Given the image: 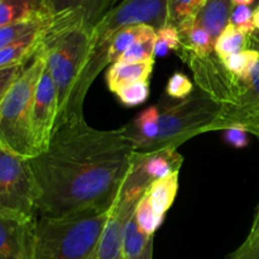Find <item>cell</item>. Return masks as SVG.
<instances>
[{"label": "cell", "mask_w": 259, "mask_h": 259, "mask_svg": "<svg viewBox=\"0 0 259 259\" xmlns=\"http://www.w3.org/2000/svg\"><path fill=\"white\" fill-rule=\"evenodd\" d=\"M119 2H121V0H113V7H114V5H116V4H118Z\"/></svg>", "instance_id": "obj_42"}, {"label": "cell", "mask_w": 259, "mask_h": 259, "mask_svg": "<svg viewBox=\"0 0 259 259\" xmlns=\"http://www.w3.org/2000/svg\"><path fill=\"white\" fill-rule=\"evenodd\" d=\"M93 29L76 12L55 14L43 34L39 52L53 78L57 93L56 126L83 116L80 86L91 50Z\"/></svg>", "instance_id": "obj_2"}, {"label": "cell", "mask_w": 259, "mask_h": 259, "mask_svg": "<svg viewBox=\"0 0 259 259\" xmlns=\"http://www.w3.org/2000/svg\"><path fill=\"white\" fill-rule=\"evenodd\" d=\"M35 219L0 212V259H32Z\"/></svg>", "instance_id": "obj_12"}, {"label": "cell", "mask_w": 259, "mask_h": 259, "mask_svg": "<svg viewBox=\"0 0 259 259\" xmlns=\"http://www.w3.org/2000/svg\"><path fill=\"white\" fill-rule=\"evenodd\" d=\"M225 259H259V230L250 229L244 242Z\"/></svg>", "instance_id": "obj_32"}, {"label": "cell", "mask_w": 259, "mask_h": 259, "mask_svg": "<svg viewBox=\"0 0 259 259\" xmlns=\"http://www.w3.org/2000/svg\"><path fill=\"white\" fill-rule=\"evenodd\" d=\"M45 66L38 50L0 101V146L24 158L37 156L32 137V109Z\"/></svg>", "instance_id": "obj_5"}, {"label": "cell", "mask_w": 259, "mask_h": 259, "mask_svg": "<svg viewBox=\"0 0 259 259\" xmlns=\"http://www.w3.org/2000/svg\"><path fill=\"white\" fill-rule=\"evenodd\" d=\"M168 3V23L179 27L185 20L194 18L205 0H167Z\"/></svg>", "instance_id": "obj_28"}, {"label": "cell", "mask_w": 259, "mask_h": 259, "mask_svg": "<svg viewBox=\"0 0 259 259\" xmlns=\"http://www.w3.org/2000/svg\"><path fill=\"white\" fill-rule=\"evenodd\" d=\"M51 15L50 0H0V27Z\"/></svg>", "instance_id": "obj_14"}, {"label": "cell", "mask_w": 259, "mask_h": 259, "mask_svg": "<svg viewBox=\"0 0 259 259\" xmlns=\"http://www.w3.org/2000/svg\"><path fill=\"white\" fill-rule=\"evenodd\" d=\"M133 159L152 182L180 172L184 157L177 148H162L154 152H136Z\"/></svg>", "instance_id": "obj_13"}, {"label": "cell", "mask_w": 259, "mask_h": 259, "mask_svg": "<svg viewBox=\"0 0 259 259\" xmlns=\"http://www.w3.org/2000/svg\"><path fill=\"white\" fill-rule=\"evenodd\" d=\"M153 237H147L138 228L136 218L128 220L124 230L123 238V255L125 259H141L147 249V245Z\"/></svg>", "instance_id": "obj_24"}, {"label": "cell", "mask_w": 259, "mask_h": 259, "mask_svg": "<svg viewBox=\"0 0 259 259\" xmlns=\"http://www.w3.org/2000/svg\"><path fill=\"white\" fill-rule=\"evenodd\" d=\"M89 259H98V257H96V250H95V253H94V254L91 255V257L89 258Z\"/></svg>", "instance_id": "obj_41"}, {"label": "cell", "mask_w": 259, "mask_h": 259, "mask_svg": "<svg viewBox=\"0 0 259 259\" xmlns=\"http://www.w3.org/2000/svg\"><path fill=\"white\" fill-rule=\"evenodd\" d=\"M181 39V48L179 55H191L196 57H206L215 52V42L211 35L202 27H200L194 18L185 20L177 27Z\"/></svg>", "instance_id": "obj_16"}, {"label": "cell", "mask_w": 259, "mask_h": 259, "mask_svg": "<svg viewBox=\"0 0 259 259\" xmlns=\"http://www.w3.org/2000/svg\"><path fill=\"white\" fill-rule=\"evenodd\" d=\"M233 8V0H205L194 20L211 35L215 42L230 23Z\"/></svg>", "instance_id": "obj_15"}, {"label": "cell", "mask_w": 259, "mask_h": 259, "mask_svg": "<svg viewBox=\"0 0 259 259\" xmlns=\"http://www.w3.org/2000/svg\"><path fill=\"white\" fill-rule=\"evenodd\" d=\"M120 103L125 106H137L146 103L149 98V81H139L125 88L119 89L115 93Z\"/></svg>", "instance_id": "obj_30"}, {"label": "cell", "mask_w": 259, "mask_h": 259, "mask_svg": "<svg viewBox=\"0 0 259 259\" xmlns=\"http://www.w3.org/2000/svg\"><path fill=\"white\" fill-rule=\"evenodd\" d=\"M156 46H154L156 57H166L171 51L179 52L181 48L179 29L169 23L156 30Z\"/></svg>", "instance_id": "obj_29"}, {"label": "cell", "mask_w": 259, "mask_h": 259, "mask_svg": "<svg viewBox=\"0 0 259 259\" xmlns=\"http://www.w3.org/2000/svg\"><path fill=\"white\" fill-rule=\"evenodd\" d=\"M168 24L167 0H121L95 25L91 34V50L80 86V98L86 94L99 73L108 65L109 43L115 33L133 25H149L154 29Z\"/></svg>", "instance_id": "obj_4"}, {"label": "cell", "mask_w": 259, "mask_h": 259, "mask_svg": "<svg viewBox=\"0 0 259 259\" xmlns=\"http://www.w3.org/2000/svg\"><path fill=\"white\" fill-rule=\"evenodd\" d=\"M185 62L189 63L194 72L195 80L200 90L214 101L222 109L233 105L239 86V78L229 72L217 55L206 57H196L191 55H181Z\"/></svg>", "instance_id": "obj_9"}, {"label": "cell", "mask_w": 259, "mask_h": 259, "mask_svg": "<svg viewBox=\"0 0 259 259\" xmlns=\"http://www.w3.org/2000/svg\"><path fill=\"white\" fill-rule=\"evenodd\" d=\"M253 23H254V28L257 32H259V5L255 7L253 10Z\"/></svg>", "instance_id": "obj_38"}, {"label": "cell", "mask_w": 259, "mask_h": 259, "mask_svg": "<svg viewBox=\"0 0 259 259\" xmlns=\"http://www.w3.org/2000/svg\"><path fill=\"white\" fill-rule=\"evenodd\" d=\"M230 125H242L259 139V61L247 78H239L235 100L229 108L222 109L217 131Z\"/></svg>", "instance_id": "obj_10"}, {"label": "cell", "mask_w": 259, "mask_h": 259, "mask_svg": "<svg viewBox=\"0 0 259 259\" xmlns=\"http://www.w3.org/2000/svg\"><path fill=\"white\" fill-rule=\"evenodd\" d=\"M156 29L149 25H146L143 33L139 35L138 39L133 43L131 48L119 58V63H136L146 62L154 60V46H156Z\"/></svg>", "instance_id": "obj_21"}, {"label": "cell", "mask_w": 259, "mask_h": 259, "mask_svg": "<svg viewBox=\"0 0 259 259\" xmlns=\"http://www.w3.org/2000/svg\"><path fill=\"white\" fill-rule=\"evenodd\" d=\"M153 65L154 60L136 63H113L106 71V83L109 90L115 94L119 89L148 80L153 71Z\"/></svg>", "instance_id": "obj_18"}, {"label": "cell", "mask_w": 259, "mask_h": 259, "mask_svg": "<svg viewBox=\"0 0 259 259\" xmlns=\"http://www.w3.org/2000/svg\"><path fill=\"white\" fill-rule=\"evenodd\" d=\"M230 23L240 32L247 34L248 37L255 32L254 23H253V9L250 7L237 5V7L233 8Z\"/></svg>", "instance_id": "obj_33"}, {"label": "cell", "mask_w": 259, "mask_h": 259, "mask_svg": "<svg viewBox=\"0 0 259 259\" xmlns=\"http://www.w3.org/2000/svg\"><path fill=\"white\" fill-rule=\"evenodd\" d=\"M157 106L159 110L158 134L144 152L177 148L199 134L217 132L222 111V106L201 90L194 91L189 98L181 100L162 99Z\"/></svg>", "instance_id": "obj_6"}, {"label": "cell", "mask_w": 259, "mask_h": 259, "mask_svg": "<svg viewBox=\"0 0 259 259\" xmlns=\"http://www.w3.org/2000/svg\"><path fill=\"white\" fill-rule=\"evenodd\" d=\"M119 259H125V258H124V255H121V257H120V258H119Z\"/></svg>", "instance_id": "obj_44"}, {"label": "cell", "mask_w": 259, "mask_h": 259, "mask_svg": "<svg viewBox=\"0 0 259 259\" xmlns=\"http://www.w3.org/2000/svg\"><path fill=\"white\" fill-rule=\"evenodd\" d=\"M258 61L259 51L253 50V48H247L242 52L224 58V60H222V62L232 75L243 80V78H247L250 75Z\"/></svg>", "instance_id": "obj_27"}, {"label": "cell", "mask_w": 259, "mask_h": 259, "mask_svg": "<svg viewBox=\"0 0 259 259\" xmlns=\"http://www.w3.org/2000/svg\"><path fill=\"white\" fill-rule=\"evenodd\" d=\"M47 27L34 30L0 50V68L30 62V60L34 57L42 45L43 34H45Z\"/></svg>", "instance_id": "obj_17"}, {"label": "cell", "mask_w": 259, "mask_h": 259, "mask_svg": "<svg viewBox=\"0 0 259 259\" xmlns=\"http://www.w3.org/2000/svg\"><path fill=\"white\" fill-rule=\"evenodd\" d=\"M249 43L253 46V50L259 51V32H257V30L249 35Z\"/></svg>", "instance_id": "obj_36"}, {"label": "cell", "mask_w": 259, "mask_h": 259, "mask_svg": "<svg viewBox=\"0 0 259 259\" xmlns=\"http://www.w3.org/2000/svg\"><path fill=\"white\" fill-rule=\"evenodd\" d=\"M146 192L143 187L124 180L118 197L109 210L108 222L96 248L98 259H119L123 255L125 225L134 215L137 204Z\"/></svg>", "instance_id": "obj_8"}, {"label": "cell", "mask_w": 259, "mask_h": 259, "mask_svg": "<svg viewBox=\"0 0 259 259\" xmlns=\"http://www.w3.org/2000/svg\"><path fill=\"white\" fill-rule=\"evenodd\" d=\"M250 229H254V230H259V205L257 207V212H255V217L254 220H253V225Z\"/></svg>", "instance_id": "obj_40"}, {"label": "cell", "mask_w": 259, "mask_h": 259, "mask_svg": "<svg viewBox=\"0 0 259 259\" xmlns=\"http://www.w3.org/2000/svg\"><path fill=\"white\" fill-rule=\"evenodd\" d=\"M136 152L120 128L99 131L83 116L56 126L46 151L29 158L37 185V217L109 211Z\"/></svg>", "instance_id": "obj_1"}, {"label": "cell", "mask_w": 259, "mask_h": 259, "mask_svg": "<svg viewBox=\"0 0 259 259\" xmlns=\"http://www.w3.org/2000/svg\"><path fill=\"white\" fill-rule=\"evenodd\" d=\"M180 172L169 175V176L158 179L149 185L147 194L151 200L152 207L159 215H166L169 207L174 205L175 199L179 191Z\"/></svg>", "instance_id": "obj_20"}, {"label": "cell", "mask_w": 259, "mask_h": 259, "mask_svg": "<svg viewBox=\"0 0 259 259\" xmlns=\"http://www.w3.org/2000/svg\"><path fill=\"white\" fill-rule=\"evenodd\" d=\"M194 93V85L189 76L182 72H175L166 85V95L175 100L189 98Z\"/></svg>", "instance_id": "obj_31"}, {"label": "cell", "mask_w": 259, "mask_h": 259, "mask_svg": "<svg viewBox=\"0 0 259 259\" xmlns=\"http://www.w3.org/2000/svg\"><path fill=\"white\" fill-rule=\"evenodd\" d=\"M109 211L65 218L37 217L32 259H89L95 253Z\"/></svg>", "instance_id": "obj_3"}, {"label": "cell", "mask_w": 259, "mask_h": 259, "mask_svg": "<svg viewBox=\"0 0 259 259\" xmlns=\"http://www.w3.org/2000/svg\"><path fill=\"white\" fill-rule=\"evenodd\" d=\"M37 196L29 158L0 146V212L35 219Z\"/></svg>", "instance_id": "obj_7"}, {"label": "cell", "mask_w": 259, "mask_h": 259, "mask_svg": "<svg viewBox=\"0 0 259 259\" xmlns=\"http://www.w3.org/2000/svg\"><path fill=\"white\" fill-rule=\"evenodd\" d=\"M257 5H259V0H257V2H255V7H257Z\"/></svg>", "instance_id": "obj_43"}, {"label": "cell", "mask_w": 259, "mask_h": 259, "mask_svg": "<svg viewBox=\"0 0 259 259\" xmlns=\"http://www.w3.org/2000/svg\"><path fill=\"white\" fill-rule=\"evenodd\" d=\"M248 45H249V37L237 29L232 23H229L222 32V34L215 40L214 51L215 55L220 60H224L229 56L247 50Z\"/></svg>", "instance_id": "obj_22"}, {"label": "cell", "mask_w": 259, "mask_h": 259, "mask_svg": "<svg viewBox=\"0 0 259 259\" xmlns=\"http://www.w3.org/2000/svg\"><path fill=\"white\" fill-rule=\"evenodd\" d=\"M255 2H257V0H233V4H234V7H237V5H245V7H250V5L255 4Z\"/></svg>", "instance_id": "obj_39"}, {"label": "cell", "mask_w": 259, "mask_h": 259, "mask_svg": "<svg viewBox=\"0 0 259 259\" xmlns=\"http://www.w3.org/2000/svg\"><path fill=\"white\" fill-rule=\"evenodd\" d=\"M28 63L8 66V67L0 68V101L3 100V98H4L5 94L8 93L10 86L14 83V81L19 77L20 73L23 72V70L27 67Z\"/></svg>", "instance_id": "obj_35"}, {"label": "cell", "mask_w": 259, "mask_h": 259, "mask_svg": "<svg viewBox=\"0 0 259 259\" xmlns=\"http://www.w3.org/2000/svg\"><path fill=\"white\" fill-rule=\"evenodd\" d=\"M53 17L55 15L33 18V19L23 20V22L13 23V24L0 27V50L5 48L7 46L12 45L13 42L18 40L19 38L34 32V30L47 27L52 22Z\"/></svg>", "instance_id": "obj_23"}, {"label": "cell", "mask_w": 259, "mask_h": 259, "mask_svg": "<svg viewBox=\"0 0 259 259\" xmlns=\"http://www.w3.org/2000/svg\"><path fill=\"white\" fill-rule=\"evenodd\" d=\"M223 139L225 143L234 148H245L249 143L248 141V131L242 125H230L223 132Z\"/></svg>", "instance_id": "obj_34"}, {"label": "cell", "mask_w": 259, "mask_h": 259, "mask_svg": "<svg viewBox=\"0 0 259 259\" xmlns=\"http://www.w3.org/2000/svg\"><path fill=\"white\" fill-rule=\"evenodd\" d=\"M144 28H146V25H133V27L123 28L114 34L110 43H109L108 65L115 63L133 46V43L143 33Z\"/></svg>", "instance_id": "obj_25"}, {"label": "cell", "mask_w": 259, "mask_h": 259, "mask_svg": "<svg viewBox=\"0 0 259 259\" xmlns=\"http://www.w3.org/2000/svg\"><path fill=\"white\" fill-rule=\"evenodd\" d=\"M141 259H153V239L149 242V244L147 245V249L144 252L143 257Z\"/></svg>", "instance_id": "obj_37"}, {"label": "cell", "mask_w": 259, "mask_h": 259, "mask_svg": "<svg viewBox=\"0 0 259 259\" xmlns=\"http://www.w3.org/2000/svg\"><path fill=\"white\" fill-rule=\"evenodd\" d=\"M57 119V93L50 71L43 68L35 89L32 109V137L35 153L48 147Z\"/></svg>", "instance_id": "obj_11"}, {"label": "cell", "mask_w": 259, "mask_h": 259, "mask_svg": "<svg viewBox=\"0 0 259 259\" xmlns=\"http://www.w3.org/2000/svg\"><path fill=\"white\" fill-rule=\"evenodd\" d=\"M53 13L76 12L82 15L86 24L94 29L101 18L113 8V0H50Z\"/></svg>", "instance_id": "obj_19"}, {"label": "cell", "mask_w": 259, "mask_h": 259, "mask_svg": "<svg viewBox=\"0 0 259 259\" xmlns=\"http://www.w3.org/2000/svg\"><path fill=\"white\" fill-rule=\"evenodd\" d=\"M134 218H136L138 228L147 237H153L154 233L158 230V228L161 227L164 220L163 215L157 214L153 210L151 200H149L147 192L142 196V199L137 204Z\"/></svg>", "instance_id": "obj_26"}]
</instances>
